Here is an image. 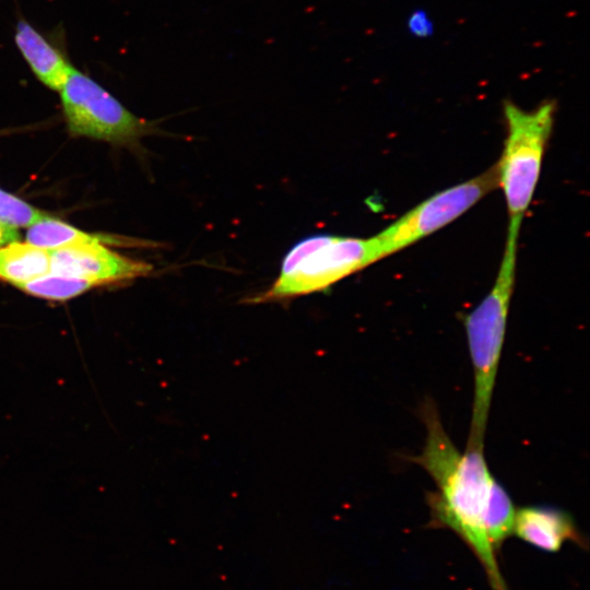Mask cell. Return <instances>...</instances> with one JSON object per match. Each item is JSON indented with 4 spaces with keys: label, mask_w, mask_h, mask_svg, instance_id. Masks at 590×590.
<instances>
[{
    "label": "cell",
    "mask_w": 590,
    "mask_h": 590,
    "mask_svg": "<svg viewBox=\"0 0 590 590\" xmlns=\"http://www.w3.org/2000/svg\"><path fill=\"white\" fill-rule=\"evenodd\" d=\"M426 427L422 452L412 458L433 479L427 495L430 524L455 532L483 567L492 590H508L498 564L503 543L512 534L516 508L492 474L484 447L459 451L430 400L421 408Z\"/></svg>",
    "instance_id": "1"
},
{
    "label": "cell",
    "mask_w": 590,
    "mask_h": 590,
    "mask_svg": "<svg viewBox=\"0 0 590 590\" xmlns=\"http://www.w3.org/2000/svg\"><path fill=\"white\" fill-rule=\"evenodd\" d=\"M517 248L518 238L507 236L503 258L491 291L464 320L474 377L468 447H484L516 281Z\"/></svg>",
    "instance_id": "2"
},
{
    "label": "cell",
    "mask_w": 590,
    "mask_h": 590,
    "mask_svg": "<svg viewBox=\"0 0 590 590\" xmlns=\"http://www.w3.org/2000/svg\"><path fill=\"white\" fill-rule=\"evenodd\" d=\"M503 109L507 133L495 166L507 205V236L518 238L539 181L556 104L547 99L534 109L526 110L511 101H505Z\"/></svg>",
    "instance_id": "3"
},
{
    "label": "cell",
    "mask_w": 590,
    "mask_h": 590,
    "mask_svg": "<svg viewBox=\"0 0 590 590\" xmlns=\"http://www.w3.org/2000/svg\"><path fill=\"white\" fill-rule=\"evenodd\" d=\"M374 262L370 237H308L287 252L269 290L247 303L276 302L320 292Z\"/></svg>",
    "instance_id": "4"
},
{
    "label": "cell",
    "mask_w": 590,
    "mask_h": 590,
    "mask_svg": "<svg viewBox=\"0 0 590 590\" xmlns=\"http://www.w3.org/2000/svg\"><path fill=\"white\" fill-rule=\"evenodd\" d=\"M59 94L67 127L72 135L129 143L153 130L151 122L132 114L75 67Z\"/></svg>",
    "instance_id": "5"
},
{
    "label": "cell",
    "mask_w": 590,
    "mask_h": 590,
    "mask_svg": "<svg viewBox=\"0 0 590 590\" xmlns=\"http://www.w3.org/2000/svg\"><path fill=\"white\" fill-rule=\"evenodd\" d=\"M498 186L496 166L425 199L370 237L375 260L396 253L457 220Z\"/></svg>",
    "instance_id": "6"
},
{
    "label": "cell",
    "mask_w": 590,
    "mask_h": 590,
    "mask_svg": "<svg viewBox=\"0 0 590 590\" xmlns=\"http://www.w3.org/2000/svg\"><path fill=\"white\" fill-rule=\"evenodd\" d=\"M153 267L111 251L102 244H81L50 250V272L84 278L101 285L126 282L152 272Z\"/></svg>",
    "instance_id": "7"
},
{
    "label": "cell",
    "mask_w": 590,
    "mask_h": 590,
    "mask_svg": "<svg viewBox=\"0 0 590 590\" xmlns=\"http://www.w3.org/2000/svg\"><path fill=\"white\" fill-rule=\"evenodd\" d=\"M14 43L35 78L59 92L74 68L63 47L23 17L15 24Z\"/></svg>",
    "instance_id": "8"
},
{
    "label": "cell",
    "mask_w": 590,
    "mask_h": 590,
    "mask_svg": "<svg viewBox=\"0 0 590 590\" xmlns=\"http://www.w3.org/2000/svg\"><path fill=\"white\" fill-rule=\"evenodd\" d=\"M512 534L544 552H558L567 541L583 543L573 517L566 511L546 506L516 509Z\"/></svg>",
    "instance_id": "9"
},
{
    "label": "cell",
    "mask_w": 590,
    "mask_h": 590,
    "mask_svg": "<svg viewBox=\"0 0 590 590\" xmlns=\"http://www.w3.org/2000/svg\"><path fill=\"white\" fill-rule=\"evenodd\" d=\"M50 272V250L19 240L0 247V279L15 287Z\"/></svg>",
    "instance_id": "10"
},
{
    "label": "cell",
    "mask_w": 590,
    "mask_h": 590,
    "mask_svg": "<svg viewBox=\"0 0 590 590\" xmlns=\"http://www.w3.org/2000/svg\"><path fill=\"white\" fill-rule=\"evenodd\" d=\"M26 241L47 250L81 244H119V240H115L113 236L107 238L88 234L50 216L28 227Z\"/></svg>",
    "instance_id": "11"
},
{
    "label": "cell",
    "mask_w": 590,
    "mask_h": 590,
    "mask_svg": "<svg viewBox=\"0 0 590 590\" xmlns=\"http://www.w3.org/2000/svg\"><path fill=\"white\" fill-rule=\"evenodd\" d=\"M99 285L93 280L49 272L16 287L39 298L63 302Z\"/></svg>",
    "instance_id": "12"
},
{
    "label": "cell",
    "mask_w": 590,
    "mask_h": 590,
    "mask_svg": "<svg viewBox=\"0 0 590 590\" xmlns=\"http://www.w3.org/2000/svg\"><path fill=\"white\" fill-rule=\"evenodd\" d=\"M49 215L0 189V222L12 227H30Z\"/></svg>",
    "instance_id": "13"
},
{
    "label": "cell",
    "mask_w": 590,
    "mask_h": 590,
    "mask_svg": "<svg viewBox=\"0 0 590 590\" xmlns=\"http://www.w3.org/2000/svg\"><path fill=\"white\" fill-rule=\"evenodd\" d=\"M410 32L420 37L427 36L432 33V22L423 11L414 12L408 22Z\"/></svg>",
    "instance_id": "14"
},
{
    "label": "cell",
    "mask_w": 590,
    "mask_h": 590,
    "mask_svg": "<svg viewBox=\"0 0 590 590\" xmlns=\"http://www.w3.org/2000/svg\"><path fill=\"white\" fill-rule=\"evenodd\" d=\"M16 240H20L16 228L0 222V247Z\"/></svg>",
    "instance_id": "15"
}]
</instances>
